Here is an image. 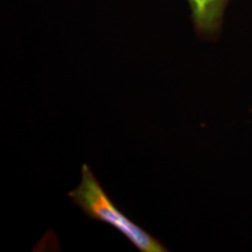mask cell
Instances as JSON below:
<instances>
[{"mask_svg": "<svg viewBox=\"0 0 252 252\" xmlns=\"http://www.w3.org/2000/svg\"><path fill=\"white\" fill-rule=\"evenodd\" d=\"M196 34L206 40H216L222 31L225 9L231 0H186Z\"/></svg>", "mask_w": 252, "mask_h": 252, "instance_id": "7a4b0ae2", "label": "cell"}, {"mask_svg": "<svg viewBox=\"0 0 252 252\" xmlns=\"http://www.w3.org/2000/svg\"><path fill=\"white\" fill-rule=\"evenodd\" d=\"M72 203L80 207L91 220L105 223L124 236L140 252L168 251L159 239L146 231L143 226L127 217L104 190L93 171L84 163L81 169V181L76 188L69 191Z\"/></svg>", "mask_w": 252, "mask_h": 252, "instance_id": "6da1fadb", "label": "cell"}]
</instances>
